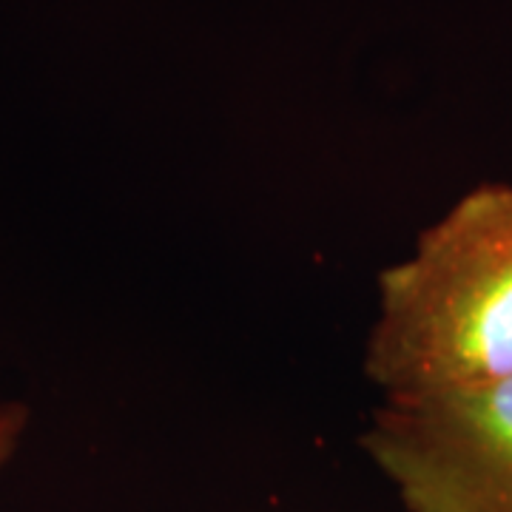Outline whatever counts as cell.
Returning <instances> with one entry per match:
<instances>
[{
    "mask_svg": "<svg viewBox=\"0 0 512 512\" xmlns=\"http://www.w3.org/2000/svg\"><path fill=\"white\" fill-rule=\"evenodd\" d=\"M365 373L384 396L512 379V183H481L379 276Z\"/></svg>",
    "mask_w": 512,
    "mask_h": 512,
    "instance_id": "obj_1",
    "label": "cell"
},
{
    "mask_svg": "<svg viewBox=\"0 0 512 512\" xmlns=\"http://www.w3.org/2000/svg\"><path fill=\"white\" fill-rule=\"evenodd\" d=\"M362 447L407 512H512V379L384 396Z\"/></svg>",
    "mask_w": 512,
    "mask_h": 512,
    "instance_id": "obj_2",
    "label": "cell"
},
{
    "mask_svg": "<svg viewBox=\"0 0 512 512\" xmlns=\"http://www.w3.org/2000/svg\"><path fill=\"white\" fill-rule=\"evenodd\" d=\"M29 407L20 402H3L0 404V470L9 464V458L15 456V450L23 441V433L29 427Z\"/></svg>",
    "mask_w": 512,
    "mask_h": 512,
    "instance_id": "obj_3",
    "label": "cell"
}]
</instances>
